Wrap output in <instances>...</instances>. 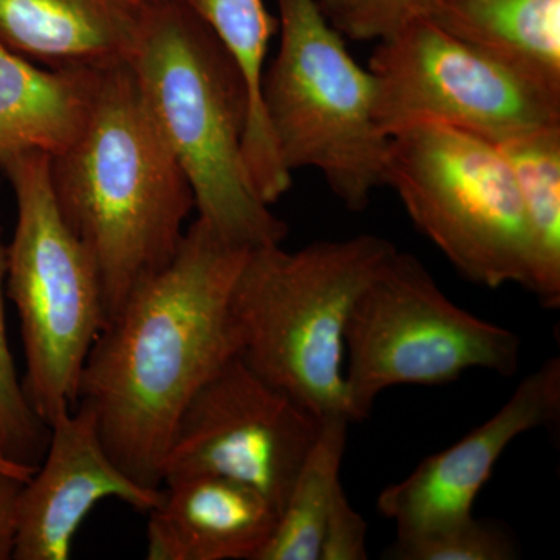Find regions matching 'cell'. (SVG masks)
Masks as SVG:
<instances>
[{
	"instance_id": "obj_12",
	"label": "cell",
	"mask_w": 560,
	"mask_h": 560,
	"mask_svg": "<svg viewBox=\"0 0 560 560\" xmlns=\"http://www.w3.org/2000/svg\"><path fill=\"white\" fill-rule=\"evenodd\" d=\"M49 444L18 501L13 560H68L81 523L103 500L149 512L161 489L132 481L103 445L83 404L49 425Z\"/></svg>"
},
{
	"instance_id": "obj_22",
	"label": "cell",
	"mask_w": 560,
	"mask_h": 560,
	"mask_svg": "<svg viewBox=\"0 0 560 560\" xmlns=\"http://www.w3.org/2000/svg\"><path fill=\"white\" fill-rule=\"evenodd\" d=\"M320 10L345 38L381 40L408 22L429 16L434 0H318Z\"/></svg>"
},
{
	"instance_id": "obj_26",
	"label": "cell",
	"mask_w": 560,
	"mask_h": 560,
	"mask_svg": "<svg viewBox=\"0 0 560 560\" xmlns=\"http://www.w3.org/2000/svg\"><path fill=\"white\" fill-rule=\"evenodd\" d=\"M2 458H3V456H2Z\"/></svg>"
},
{
	"instance_id": "obj_20",
	"label": "cell",
	"mask_w": 560,
	"mask_h": 560,
	"mask_svg": "<svg viewBox=\"0 0 560 560\" xmlns=\"http://www.w3.org/2000/svg\"><path fill=\"white\" fill-rule=\"evenodd\" d=\"M7 246L0 245V456L36 469L50 430L33 411L11 353L5 316Z\"/></svg>"
},
{
	"instance_id": "obj_21",
	"label": "cell",
	"mask_w": 560,
	"mask_h": 560,
	"mask_svg": "<svg viewBox=\"0 0 560 560\" xmlns=\"http://www.w3.org/2000/svg\"><path fill=\"white\" fill-rule=\"evenodd\" d=\"M388 555L399 560H511L518 556L506 530L475 517L433 533L397 537Z\"/></svg>"
},
{
	"instance_id": "obj_23",
	"label": "cell",
	"mask_w": 560,
	"mask_h": 560,
	"mask_svg": "<svg viewBox=\"0 0 560 560\" xmlns=\"http://www.w3.org/2000/svg\"><path fill=\"white\" fill-rule=\"evenodd\" d=\"M368 523L338 490L320 540L319 560H366Z\"/></svg>"
},
{
	"instance_id": "obj_19",
	"label": "cell",
	"mask_w": 560,
	"mask_h": 560,
	"mask_svg": "<svg viewBox=\"0 0 560 560\" xmlns=\"http://www.w3.org/2000/svg\"><path fill=\"white\" fill-rule=\"evenodd\" d=\"M349 420L330 416L320 420L318 436L257 560H319L324 526L338 490L348 442Z\"/></svg>"
},
{
	"instance_id": "obj_4",
	"label": "cell",
	"mask_w": 560,
	"mask_h": 560,
	"mask_svg": "<svg viewBox=\"0 0 560 560\" xmlns=\"http://www.w3.org/2000/svg\"><path fill=\"white\" fill-rule=\"evenodd\" d=\"M396 249L371 234L249 249L231 296L238 355L316 418L350 422L346 329L361 291Z\"/></svg>"
},
{
	"instance_id": "obj_8",
	"label": "cell",
	"mask_w": 560,
	"mask_h": 560,
	"mask_svg": "<svg viewBox=\"0 0 560 560\" xmlns=\"http://www.w3.org/2000/svg\"><path fill=\"white\" fill-rule=\"evenodd\" d=\"M521 349L517 334L458 307L418 257L396 249L361 291L346 329L350 422L366 419L393 386L447 385L470 370L512 377Z\"/></svg>"
},
{
	"instance_id": "obj_25",
	"label": "cell",
	"mask_w": 560,
	"mask_h": 560,
	"mask_svg": "<svg viewBox=\"0 0 560 560\" xmlns=\"http://www.w3.org/2000/svg\"><path fill=\"white\" fill-rule=\"evenodd\" d=\"M0 470L9 471V474L21 478V480L24 481L31 480L33 471H35V469H32V467L21 466V464L13 463V460L7 458H2V456H0Z\"/></svg>"
},
{
	"instance_id": "obj_18",
	"label": "cell",
	"mask_w": 560,
	"mask_h": 560,
	"mask_svg": "<svg viewBox=\"0 0 560 560\" xmlns=\"http://www.w3.org/2000/svg\"><path fill=\"white\" fill-rule=\"evenodd\" d=\"M521 194L530 245L528 290L560 305V125L499 143Z\"/></svg>"
},
{
	"instance_id": "obj_24",
	"label": "cell",
	"mask_w": 560,
	"mask_h": 560,
	"mask_svg": "<svg viewBox=\"0 0 560 560\" xmlns=\"http://www.w3.org/2000/svg\"><path fill=\"white\" fill-rule=\"evenodd\" d=\"M24 480L0 470V560L13 559L18 501Z\"/></svg>"
},
{
	"instance_id": "obj_7",
	"label": "cell",
	"mask_w": 560,
	"mask_h": 560,
	"mask_svg": "<svg viewBox=\"0 0 560 560\" xmlns=\"http://www.w3.org/2000/svg\"><path fill=\"white\" fill-rule=\"evenodd\" d=\"M385 186L464 278L528 290V228L499 143L447 125H411L389 138Z\"/></svg>"
},
{
	"instance_id": "obj_17",
	"label": "cell",
	"mask_w": 560,
	"mask_h": 560,
	"mask_svg": "<svg viewBox=\"0 0 560 560\" xmlns=\"http://www.w3.org/2000/svg\"><path fill=\"white\" fill-rule=\"evenodd\" d=\"M200 18L237 62L249 98L248 127L243 153L250 179L267 205H275L290 190L293 175L283 168L261 108V79L267 68L278 18L264 0H175Z\"/></svg>"
},
{
	"instance_id": "obj_2",
	"label": "cell",
	"mask_w": 560,
	"mask_h": 560,
	"mask_svg": "<svg viewBox=\"0 0 560 560\" xmlns=\"http://www.w3.org/2000/svg\"><path fill=\"white\" fill-rule=\"evenodd\" d=\"M49 178L62 219L97 265L108 320L171 264L195 209L131 66L103 73L86 127L50 156Z\"/></svg>"
},
{
	"instance_id": "obj_11",
	"label": "cell",
	"mask_w": 560,
	"mask_h": 560,
	"mask_svg": "<svg viewBox=\"0 0 560 560\" xmlns=\"http://www.w3.org/2000/svg\"><path fill=\"white\" fill-rule=\"evenodd\" d=\"M559 416L560 360L552 357L518 383L492 418L383 489L378 512L396 523L397 537L433 533L474 517L475 500L511 442L551 425Z\"/></svg>"
},
{
	"instance_id": "obj_10",
	"label": "cell",
	"mask_w": 560,
	"mask_h": 560,
	"mask_svg": "<svg viewBox=\"0 0 560 560\" xmlns=\"http://www.w3.org/2000/svg\"><path fill=\"white\" fill-rule=\"evenodd\" d=\"M320 420L241 355L232 357L180 412L162 463V482L217 475L256 489L280 512Z\"/></svg>"
},
{
	"instance_id": "obj_6",
	"label": "cell",
	"mask_w": 560,
	"mask_h": 560,
	"mask_svg": "<svg viewBox=\"0 0 560 560\" xmlns=\"http://www.w3.org/2000/svg\"><path fill=\"white\" fill-rule=\"evenodd\" d=\"M49 162L28 153L0 167L16 200L5 291L21 320L22 386L47 427L75 408L84 361L106 320L97 265L62 219Z\"/></svg>"
},
{
	"instance_id": "obj_16",
	"label": "cell",
	"mask_w": 560,
	"mask_h": 560,
	"mask_svg": "<svg viewBox=\"0 0 560 560\" xmlns=\"http://www.w3.org/2000/svg\"><path fill=\"white\" fill-rule=\"evenodd\" d=\"M429 18L560 98V0H434Z\"/></svg>"
},
{
	"instance_id": "obj_3",
	"label": "cell",
	"mask_w": 560,
	"mask_h": 560,
	"mask_svg": "<svg viewBox=\"0 0 560 560\" xmlns=\"http://www.w3.org/2000/svg\"><path fill=\"white\" fill-rule=\"evenodd\" d=\"M130 66L198 219L245 248L280 245L289 226L261 200L243 153L248 90L215 33L175 0H151Z\"/></svg>"
},
{
	"instance_id": "obj_15",
	"label": "cell",
	"mask_w": 560,
	"mask_h": 560,
	"mask_svg": "<svg viewBox=\"0 0 560 560\" xmlns=\"http://www.w3.org/2000/svg\"><path fill=\"white\" fill-rule=\"evenodd\" d=\"M102 77L44 68L0 43V167L68 149L90 120Z\"/></svg>"
},
{
	"instance_id": "obj_1",
	"label": "cell",
	"mask_w": 560,
	"mask_h": 560,
	"mask_svg": "<svg viewBox=\"0 0 560 560\" xmlns=\"http://www.w3.org/2000/svg\"><path fill=\"white\" fill-rule=\"evenodd\" d=\"M249 248L198 219L167 267L132 291L88 353L79 400L110 458L161 489L180 412L221 364L238 355L231 296Z\"/></svg>"
},
{
	"instance_id": "obj_14",
	"label": "cell",
	"mask_w": 560,
	"mask_h": 560,
	"mask_svg": "<svg viewBox=\"0 0 560 560\" xmlns=\"http://www.w3.org/2000/svg\"><path fill=\"white\" fill-rule=\"evenodd\" d=\"M151 0H0V43L44 68L130 66Z\"/></svg>"
},
{
	"instance_id": "obj_9",
	"label": "cell",
	"mask_w": 560,
	"mask_h": 560,
	"mask_svg": "<svg viewBox=\"0 0 560 560\" xmlns=\"http://www.w3.org/2000/svg\"><path fill=\"white\" fill-rule=\"evenodd\" d=\"M370 62L383 135L442 124L492 142L560 125V98L481 54L429 16L377 40Z\"/></svg>"
},
{
	"instance_id": "obj_13",
	"label": "cell",
	"mask_w": 560,
	"mask_h": 560,
	"mask_svg": "<svg viewBox=\"0 0 560 560\" xmlns=\"http://www.w3.org/2000/svg\"><path fill=\"white\" fill-rule=\"evenodd\" d=\"M147 514L149 560H257L279 510L243 482L200 474L162 482Z\"/></svg>"
},
{
	"instance_id": "obj_5",
	"label": "cell",
	"mask_w": 560,
	"mask_h": 560,
	"mask_svg": "<svg viewBox=\"0 0 560 560\" xmlns=\"http://www.w3.org/2000/svg\"><path fill=\"white\" fill-rule=\"evenodd\" d=\"M278 54L261 79V108L283 168H311L352 212L385 186L389 138L374 116L375 83L318 0H275Z\"/></svg>"
}]
</instances>
